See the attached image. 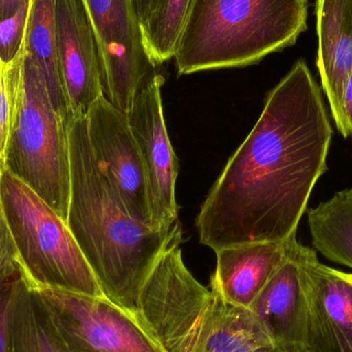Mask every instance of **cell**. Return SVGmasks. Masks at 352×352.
Instances as JSON below:
<instances>
[{
  "instance_id": "obj_1",
  "label": "cell",
  "mask_w": 352,
  "mask_h": 352,
  "mask_svg": "<svg viewBox=\"0 0 352 352\" xmlns=\"http://www.w3.org/2000/svg\"><path fill=\"white\" fill-rule=\"evenodd\" d=\"M333 129L303 60L269 92L256 125L229 159L196 219L211 250L296 237L318 180L328 170Z\"/></svg>"
},
{
  "instance_id": "obj_2",
  "label": "cell",
  "mask_w": 352,
  "mask_h": 352,
  "mask_svg": "<svg viewBox=\"0 0 352 352\" xmlns=\"http://www.w3.org/2000/svg\"><path fill=\"white\" fill-rule=\"evenodd\" d=\"M70 198L66 223L104 298L135 316L140 287L178 235L179 223L155 229L130 217L91 150L86 118L68 122ZM136 318V316H135Z\"/></svg>"
},
{
  "instance_id": "obj_3",
  "label": "cell",
  "mask_w": 352,
  "mask_h": 352,
  "mask_svg": "<svg viewBox=\"0 0 352 352\" xmlns=\"http://www.w3.org/2000/svg\"><path fill=\"white\" fill-rule=\"evenodd\" d=\"M182 233L144 279L136 320L162 352H273L272 341L250 308L228 303L201 285L182 260Z\"/></svg>"
},
{
  "instance_id": "obj_4",
  "label": "cell",
  "mask_w": 352,
  "mask_h": 352,
  "mask_svg": "<svg viewBox=\"0 0 352 352\" xmlns=\"http://www.w3.org/2000/svg\"><path fill=\"white\" fill-rule=\"evenodd\" d=\"M308 0H192L175 57L179 76L245 67L295 45Z\"/></svg>"
},
{
  "instance_id": "obj_5",
  "label": "cell",
  "mask_w": 352,
  "mask_h": 352,
  "mask_svg": "<svg viewBox=\"0 0 352 352\" xmlns=\"http://www.w3.org/2000/svg\"><path fill=\"white\" fill-rule=\"evenodd\" d=\"M0 202L18 252L19 274L31 289L104 297L66 221L8 169L0 171Z\"/></svg>"
},
{
  "instance_id": "obj_6",
  "label": "cell",
  "mask_w": 352,
  "mask_h": 352,
  "mask_svg": "<svg viewBox=\"0 0 352 352\" xmlns=\"http://www.w3.org/2000/svg\"><path fill=\"white\" fill-rule=\"evenodd\" d=\"M6 169L36 192L64 221L70 198L68 123L56 111L43 74L24 53L22 86Z\"/></svg>"
},
{
  "instance_id": "obj_7",
  "label": "cell",
  "mask_w": 352,
  "mask_h": 352,
  "mask_svg": "<svg viewBox=\"0 0 352 352\" xmlns=\"http://www.w3.org/2000/svg\"><path fill=\"white\" fill-rule=\"evenodd\" d=\"M34 293L67 352H162L135 316L107 298L61 289Z\"/></svg>"
},
{
  "instance_id": "obj_8",
  "label": "cell",
  "mask_w": 352,
  "mask_h": 352,
  "mask_svg": "<svg viewBox=\"0 0 352 352\" xmlns=\"http://www.w3.org/2000/svg\"><path fill=\"white\" fill-rule=\"evenodd\" d=\"M82 2L96 41L103 95L127 115L140 85L158 72L146 49L133 0Z\"/></svg>"
},
{
  "instance_id": "obj_9",
  "label": "cell",
  "mask_w": 352,
  "mask_h": 352,
  "mask_svg": "<svg viewBox=\"0 0 352 352\" xmlns=\"http://www.w3.org/2000/svg\"><path fill=\"white\" fill-rule=\"evenodd\" d=\"M165 78L156 72L136 91L127 113L130 129L146 170L152 227L167 229L177 223L175 184L177 158L167 132L161 89Z\"/></svg>"
},
{
  "instance_id": "obj_10",
  "label": "cell",
  "mask_w": 352,
  "mask_h": 352,
  "mask_svg": "<svg viewBox=\"0 0 352 352\" xmlns=\"http://www.w3.org/2000/svg\"><path fill=\"white\" fill-rule=\"evenodd\" d=\"M86 120L89 142L99 168L130 217L152 227L146 170L127 115L101 96Z\"/></svg>"
},
{
  "instance_id": "obj_11",
  "label": "cell",
  "mask_w": 352,
  "mask_h": 352,
  "mask_svg": "<svg viewBox=\"0 0 352 352\" xmlns=\"http://www.w3.org/2000/svg\"><path fill=\"white\" fill-rule=\"evenodd\" d=\"M302 275L307 301L304 352H352V273L322 264L303 245Z\"/></svg>"
},
{
  "instance_id": "obj_12",
  "label": "cell",
  "mask_w": 352,
  "mask_h": 352,
  "mask_svg": "<svg viewBox=\"0 0 352 352\" xmlns=\"http://www.w3.org/2000/svg\"><path fill=\"white\" fill-rule=\"evenodd\" d=\"M56 43L72 118H86L103 95L96 41L82 0H55Z\"/></svg>"
},
{
  "instance_id": "obj_13",
  "label": "cell",
  "mask_w": 352,
  "mask_h": 352,
  "mask_svg": "<svg viewBox=\"0 0 352 352\" xmlns=\"http://www.w3.org/2000/svg\"><path fill=\"white\" fill-rule=\"evenodd\" d=\"M302 250L303 245L293 239L287 258L250 308L268 333L273 352L305 351L308 311Z\"/></svg>"
},
{
  "instance_id": "obj_14",
  "label": "cell",
  "mask_w": 352,
  "mask_h": 352,
  "mask_svg": "<svg viewBox=\"0 0 352 352\" xmlns=\"http://www.w3.org/2000/svg\"><path fill=\"white\" fill-rule=\"evenodd\" d=\"M295 238L283 242H252L217 250L211 287L228 303L250 308L287 258Z\"/></svg>"
},
{
  "instance_id": "obj_15",
  "label": "cell",
  "mask_w": 352,
  "mask_h": 352,
  "mask_svg": "<svg viewBox=\"0 0 352 352\" xmlns=\"http://www.w3.org/2000/svg\"><path fill=\"white\" fill-rule=\"evenodd\" d=\"M316 16L318 68L334 113L352 72V0H318Z\"/></svg>"
},
{
  "instance_id": "obj_16",
  "label": "cell",
  "mask_w": 352,
  "mask_h": 352,
  "mask_svg": "<svg viewBox=\"0 0 352 352\" xmlns=\"http://www.w3.org/2000/svg\"><path fill=\"white\" fill-rule=\"evenodd\" d=\"M24 53L43 74L56 111L68 123L72 116L58 61L55 0H31Z\"/></svg>"
},
{
  "instance_id": "obj_17",
  "label": "cell",
  "mask_w": 352,
  "mask_h": 352,
  "mask_svg": "<svg viewBox=\"0 0 352 352\" xmlns=\"http://www.w3.org/2000/svg\"><path fill=\"white\" fill-rule=\"evenodd\" d=\"M314 250L331 262L352 269V188L308 211Z\"/></svg>"
},
{
  "instance_id": "obj_18",
  "label": "cell",
  "mask_w": 352,
  "mask_h": 352,
  "mask_svg": "<svg viewBox=\"0 0 352 352\" xmlns=\"http://www.w3.org/2000/svg\"><path fill=\"white\" fill-rule=\"evenodd\" d=\"M8 352H67L36 294L19 274L10 320Z\"/></svg>"
},
{
  "instance_id": "obj_19",
  "label": "cell",
  "mask_w": 352,
  "mask_h": 352,
  "mask_svg": "<svg viewBox=\"0 0 352 352\" xmlns=\"http://www.w3.org/2000/svg\"><path fill=\"white\" fill-rule=\"evenodd\" d=\"M192 0H155L142 25L144 43L156 65L175 57L176 45Z\"/></svg>"
},
{
  "instance_id": "obj_20",
  "label": "cell",
  "mask_w": 352,
  "mask_h": 352,
  "mask_svg": "<svg viewBox=\"0 0 352 352\" xmlns=\"http://www.w3.org/2000/svg\"><path fill=\"white\" fill-rule=\"evenodd\" d=\"M22 56L10 66L0 62V171L6 169V152L21 98Z\"/></svg>"
},
{
  "instance_id": "obj_21",
  "label": "cell",
  "mask_w": 352,
  "mask_h": 352,
  "mask_svg": "<svg viewBox=\"0 0 352 352\" xmlns=\"http://www.w3.org/2000/svg\"><path fill=\"white\" fill-rule=\"evenodd\" d=\"M30 8L28 0L12 16L0 21V62L4 66L12 65L22 56Z\"/></svg>"
},
{
  "instance_id": "obj_22",
  "label": "cell",
  "mask_w": 352,
  "mask_h": 352,
  "mask_svg": "<svg viewBox=\"0 0 352 352\" xmlns=\"http://www.w3.org/2000/svg\"><path fill=\"white\" fill-rule=\"evenodd\" d=\"M19 274L18 252L0 202V285Z\"/></svg>"
},
{
  "instance_id": "obj_23",
  "label": "cell",
  "mask_w": 352,
  "mask_h": 352,
  "mask_svg": "<svg viewBox=\"0 0 352 352\" xmlns=\"http://www.w3.org/2000/svg\"><path fill=\"white\" fill-rule=\"evenodd\" d=\"M19 274L0 285V352H8L10 320Z\"/></svg>"
},
{
  "instance_id": "obj_24",
  "label": "cell",
  "mask_w": 352,
  "mask_h": 352,
  "mask_svg": "<svg viewBox=\"0 0 352 352\" xmlns=\"http://www.w3.org/2000/svg\"><path fill=\"white\" fill-rule=\"evenodd\" d=\"M332 116L341 135L345 138H352V72L347 80L340 104Z\"/></svg>"
},
{
  "instance_id": "obj_25",
  "label": "cell",
  "mask_w": 352,
  "mask_h": 352,
  "mask_svg": "<svg viewBox=\"0 0 352 352\" xmlns=\"http://www.w3.org/2000/svg\"><path fill=\"white\" fill-rule=\"evenodd\" d=\"M28 0H0V21L10 18Z\"/></svg>"
},
{
  "instance_id": "obj_26",
  "label": "cell",
  "mask_w": 352,
  "mask_h": 352,
  "mask_svg": "<svg viewBox=\"0 0 352 352\" xmlns=\"http://www.w3.org/2000/svg\"><path fill=\"white\" fill-rule=\"evenodd\" d=\"M133 2L140 24L142 25L144 21L146 20V18H148L151 10H152L155 0H133Z\"/></svg>"
}]
</instances>
